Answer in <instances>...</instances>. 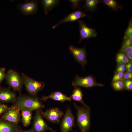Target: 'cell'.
I'll return each mask as SVG.
<instances>
[{"mask_svg": "<svg viewBox=\"0 0 132 132\" xmlns=\"http://www.w3.org/2000/svg\"><path fill=\"white\" fill-rule=\"evenodd\" d=\"M36 96H33L21 94L16 98L12 105L19 109H27L32 111L42 109L45 107L44 105Z\"/></svg>", "mask_w": 132, "mask_h": 132, "instance_id": "obj_1", "label": "cell"}, {"mask_svg": "<svg viewBox=\"0 0 132 132\" xmlns=\"http://www.w3.org/2000/svg\"><path fill=\"white\" fill-rule=\"evenodd\" d=\"M77 110V123L82 132H88L89 130L91 125L90 108L88 106H79L73 103Z\"/></svg>", "mask_w": 132, "mask_h": 132, "instance_id": "obj_2", "label": "cell"}, {"mask_svg": "<svg viewBox=\"0 0 132 132\" xmlns=\"http://www.w3.org/2000/svg\"><path fill=\"white\" fill-rule=\"evenodd\" d=\"M5 78L7 84L14 91H17L21 94L23 85L22 76L15 70L10 69L6 74Z\"/></svg>", "mask_w": 132, "mask_h": 132, "instance_id": "obj_3", "label": "cell"}, {"mask_svg": "<svg viewBox=\"0 0 132 132\" xmlns=\"http://www.w3.org/2000/svg\"><path fill=\"white\" fill-rule=\"evenodd\" d=\"M21 74L23 84L30 95L36 96L38 92L44 87L45 84L44 82L35 80L23 73H22Z\"/></svg>", "mask_w": 132, "mask_h": 132, "instance_id": "obj_4", "label": "cell"}, {"mask_svg": "<svg viewBox=\"0 0 132 132\" xmlns=\"http://www.w3.org/2000/svg\"><path fill=\"white\" fill-rule=\"evenodd\" d=\"M42 109L36 110L33 119L32 129L34 132H44L46 130H49L52 132H56L50 127L43 118V112Z\"/></svg>", "mask_w": 132, "mask_h": 132, "instance_id": "obj_5", "label": "cell"}, {"mask_svg": "<svg viewBox=\"0 0 132 132\" xmlns=\"http://www.w3.org/2000/svg\"><path fill=\"white\" fill-rule=\"evenodd\" d=\"M73 86L75 88L81 87L90 88L94 87H102L104 85L96 82L95 78L92 75L82 77L76 76L74 80L72 82Z\"/></svg>", "mask_w": 132, "mask_h": 132, "instance_id": "obj_6", "label": "cell"}, {"mask_svg": "<svg viewBox=\"0 0 132 132\" xmlns=\"http://www.w3.org/2000/svg\"><path fill=\"white\" fill-rule=\"evenodd\" d=\"M39 1L38 0H27L23 3H19L17 8L25 15H34L38 11Z\"/></svg>", "mask_w": 132, "mask_h": 132, "instance_id": "obj_7", "label": "cell"}, {"mask_svg": "<svg viewBox=\"0 0 132 132\" xmlns=\"http://www.w3.org/2000/svg\"><path fill=\"white\" fill-rule=\"evenodd\" d=\"M20 110L18 108L12 105L8 107L0 118L11 123L18 124L21 121Z\"/></svg>", "mask_w": 132, "mask_h": 132, "instance_id": "obj_8", "label": "cell"}, {"mask_svg": "<svg viewBox=\"0 0 132 132\" xmlns=\"http://www.w3.org/2000/svg\"><path fill=\"white\" fill-rule=\"evenodd\" d=\"M74 125V118L69 107L66 110L60 125L61 132H69L73 130Z\"/></svg>", "mask_w": 132, "mask_h": 132, "instance_id": "obj_9", "label": "cell"}, {"mask_svg": "<svg viewBox=\"0 0 132 132\" xmlns=\"http://www.w3.org/2000/svg\"><path fill=\"white\" fill-rule=\"evenodd\" d=\"M63 115V112L59 108H51L43 112L42 116L50 122L58 123Z\"/></svg>", "mask_w": 132, "mask_h": 132, "instance_id": "obj_10", "label": "cell"}, {"mask_svg": "<svg viewBox=\"0 0 132 132\" xmlns=\"http://www.w3.org/2000/svg\"><path fill=\"white\" fill-rule=\"evenodd\" d=\"M80 38L79 43L83 40L96 37L97 33L94 29L89 27L83 21H78Z\"/></svg>", "mask_w": 132, "mask_h": 132, "instance_id": "obj_11", "label": "cell"}, {"mask_svg": "<svg viewBox=\"0 0 132 132\" xmlns=\"http://www.w3.org/2000/svg\"><path fill=\"white\" fill-rule=\"evenodd\" d=\"M69 49L75 60L84 68L87 62L85 48H79L71 45L69 46Z\"/></svg>", "mask_w": 132, "mask_h": 132, "instance_id": "obj_12", "label": "cell"}, {"mask_svg": "<svg viewBox=\"0 0 132 132\" xmlns=\"http://www.w3.org/2000/svg\"><path fill=\"white\" fill-rule=\"evenodd\" d=\"M88 16L81 10L79 9L70 13L64 18L60 20L58 23L52 27V28L54 29L59 25L63 23L77 21L81 18Z\"/></svg>", "mask_w": 132, "mask_h": 132, "instance_id": "obj_13", "label": "cell"}, {"mask_svg": "<svg viewBox=\"0 0 132 132\" xmlns=\"http://www.w3.org/2000/svg\"><path fill=\"white\" fill-rule=\"evenodd\" d=\"M16 98V94L9 88L0 87V103H13Z\"/></svg>", "mask_w": 132, "mask_h": 132, "instance_id": "obj_14", "label": "cell"}, {"mask_svg": "<svg viewBox=\"0 0 132 132\" xmlns=\"http://www.w3.org/2000/svg\"><path fill=\"white\" fill-rule=\"evenodd\" d=\"M21 131L18 124L0 118V132H21Z\"/></svg>", "mask_w": 132, "mask_h": 132, "instance_id": "obj_15", "label": "cell"}, {"mask_svg": "<svg viewBox=\"0 0 132 132\" xmlns=\"http://www.w3.org/2000/svg\"><path fill=\"white\" fill-rule=\"evenodd\" d=\"M49 99L62 102L67 101H70L72 100L70 97L67 96L66 95L59 91L53 92L47 96L43 95L40 100L43 101H46Z\"/></svg>", "mask_w": 132, "mask_h": 132, "instance_id": "obj_16", "label": "cell"}, {"mask_svg": "<svg viewBox=\"0 0 132 132\" xmlns=\"http://www.w3.org/2000/svg\"><path fill=\"white\" fill-rule=\"evenodd\" d=\"M41 3L43 7L45 14L47 15L49 12L60 3L59 0H42Z\"/></svg>", "mask_w": 132, "mask_h": 132, "instance_id": "obj_17", "label": "cell"}, {"mask_svg": "<svg viewBox=\"0 0 132 132\" xmlns=\"http://www.w3.org/2000/svg\"><path fill=\"white\" fill-rule=\"evenodd\" d=\"M20 110L21 112V121L24 126L27 127L31 123L33 111L25 109H22Z\"/></svg>", "mask_w": 132, "mask_h": 132, "instance_id": "obj_18", "label": "cell"}, {"mask_svg": "<svg viewBox=\"0 0 132 132\" xmlns=\"http://www.w3.org/2000/svg\"><path fill=\"white\" fill-rule=\"evenodd\" d=\"M83 94L82 90L79 87H75L73 91L72 94L70 97L72 99L81 103L83 106L87 105L83 100Z\"/></svg>", "mask_w": 132, "mask_h": 132, "instance_id": "obj_19", "label": "cell"}, {"mask_svg": "<svg viewBox=\"0 0 132 132\" xmlns=\"http://www.w3.org/2000/svg\"><path fill=\"white\" fill-rule=\"evenodd\" d=\"M100 1L98 0H86L83 6L85 10L87 11L94 12L97 7Z\"/></svg>", "mask_w": 132, "mask_h": 132, "instance_id": "obj_20", "label": "cell"}, {"mask_svg": "<svg viewBox=\"0 0 132 132\" xmlns=\"http://www.w3.org/2000/svg\"><path fill=\"white\" fill-rule=\"evenodd\" d=\"M116 60L117 65L121 64H126L130 62V60L124 54L119 52L118 54L116 57Z\"/></svg>", "mask_w": 132, "mask_h": 132, "instance_id": "obj_21", "label": "cell"}, {"mask_svg": "<svg viewBox=\"0 0 132 132\" xmlns=\"http://www.w3.org/2000/svg\"><path fill=\"white\" fill-rule=\"evenodd\" d=\"M103 3L113 10L117 11L120 7L117 2L114 0H104Z\"/></svg>", "mask_w": 132, "mask_h": 132, "instance_id": "obj_22", "label": "cell"}, {"mask_svg": "<svg viewBox=\"0 0 132 132\" xmlns=\"http://www.w3.org/2000/svg\"><path fill=\"white\" fill-rule=\"evenodd\" d=\"M112 86L116 91H121L125 89L124 80H122L112 82Z\"/></svg>", "mask_w": 132, "mask_h": 132, "instance_id": "obj_23", "label": "cell"}, {"mask_svg": "<svg viewBox=\"0 0 132 132\" xmlns=\"http://www.w3.org/2000/svg\"><path fill=\"white\" fill-rule=\"evenodd\" d=\"M132 20H130L128 27L126 30L123 39L132 38Z\"/></svg>", "mask_w": 132, "mask_h": 132, "instance_id": "obj_24", "label": "cell"}, {"mask_svg": "<svg viewBox=\"0 0 132 132\" xmlns=\"http://www.w3.org/2000/svg\"><path fill=\"white\" fill-rule=\"evenodd\" d=\"M132 38L123 39L120 49H123L126 47L132 45Z\"/></svg>", "mask_w": 132, "mask_h": 132, "instance_id": "obj_25", "label": "cell"}, {"mask_svg": "<svg viewBox=\"0 0 132 132\" xmlns=\"http://www.w3.org/2000/svg\"><path fill=\"white\" fill-rule=\"evenodd\" d=\"M67 1L71 3V7L73 9H76L79 7L80 3L83 1L80 0H68Z\"/></svg>", "mask_w": 132, "mask_h": 132, "instance_id": "obj_26", "label": "cell"}, {"mask_svg": "<svg viewBox=\"0 0 132 132\" xmlns=\"http://www.w3.org/2000/svg\"><path fill=\"white\" fill-rule=\"evenodd\" d=\"M124 73L121 72H116L112 79V82L120 80H123Z\"/></svg>", "mask_w": 132, "mask_h": 132, "instance_id": "obj_27", "label": "cell"}, {"mask_svg": "<svg viewBox=\"0 0 132 132\" xmlns=\"http://www.w3.org/2000/svg\"><path fill=\"white\" fill-rule=\"evenodd\" d=\"M124 85L125 89L129 91L132 90V79L124 80Z\"/></svg>", "mask_w": 132, "mask_h": 132, "instance_id": "obj_28", "label": "cell"}, {"mask_svg": "<svg viewBox=\"0 0 132 132\" xmlns=\"http://www.w3.org/2000/svg\"><path fill=\"white\" fill-rule=\"evenodd\" d=\"M6 74L5 73V68L4 67H0V87L1 84L5 78Z\"/></svg>", "mask_w": 132, "mask_h": 132, "instance_id": "obj_29", "label": "cell"}, {"mask_svg": "<svg viewBox=\"0 0 132 132\" xmlns=\"http://www.w3.org/2000/svg\"><path fill=\"white\" fill-rule=\"evenodd\" d=\"M131 52H132V45L122 49H120L119 52L125 54Z\"/></svg>", "mask_w": 132, "mask_h": 132, "instance_id": "obj_30", "label": "cell"}, {"mask_svg": "<svg viewBox=\"0 0 132 132\" xmlns=\"http://www.w3.org/2000/svg\"><path fill=\"white\" fill-rule=\"evenodd\" d=\"M8 107L7 105L0 103V115L3 113L7 110Z\"/></svg>", "mask_w": 132, "mask_h": 132, "instance_id": "obj_31", "label": "cell"}, {"mask_svg": "<svg viewBox=\"0 0 132 132\" xmlns=\"http://www.w3.org/2000/svg\"><path fill=\"white\" fill-rule=\"evenodd\" d=\"M132 73L126 72L124 74L123 77V80L128 79H132Z\"/></svg>", "mask_w": 132, "mask_h": 132, "instance_id": "obj_32", "label": "cell"}, {"mask_svg": "<svg viewBox=\"0 0 132 132\" xmlns=\"http://www.w3.org/2000/svg\"><path fill=\"white\" fill-rule=\"evenodd\" d=\"M125 67L127 72L132 73V64L129 62L126 65Z\"/></svg>", "mask_w": 132, "mask_h": 132, "instance_id": "obj_33", "label": "cell"}, {"mask_svg": "<svg viewBox=\"0 0 132 132\" xmlns=\"http://www.w3.org/2000/svg\"><path fill=\"white\" fill-rule=\"evenodd\" d=\"M129 60H132V52L127 53L124 54Z\"/></svg>", "mask_w": 132, "mask_h": 132, "instance_id": "obj_34", "label": "cell"}, {"mask_svg": "<svg viewBox=\"0 0 132 132\" xmlns=\"http://www.w3.org/2000/svg\"><path fill=\"white\" fill-rule=\"evenodd\" d=\"M126 70V67L117 68L116 70V72H124Z\"/></svg>", "mask_w": 132, "mask_h": 132, "instance_id": "obj_35", "label": "cell"}, {"mask_svg": "<svg viewBox=\"0 0 132 132\" xmlns=\"http://www.w3.org/2000/svg\"><path fill=\"white\" fill-rule=\"evenodd\" d=\"M126 64H121L118 66L117 68H122L125 67Z\"/></svg>", "mask_w": 132, "mask_h": 132, "instance_id": "obj_36", "label": "cell"}, {"mask_svg": "<svg viewBox=\"0 0 132 132\" xmlns=\"http://www.w3.org/2000/svg\"><path fill=\"white\" fill-rule=\"evenodd\" d=\"M21 132H34L32 129L28 130L22 131Z\"/></svg>", "mask_w": 132, "mask_h": 132, "instance_id": "obj_37", "label": "cell"}]
</instances>
